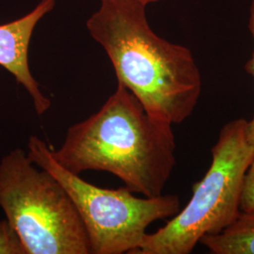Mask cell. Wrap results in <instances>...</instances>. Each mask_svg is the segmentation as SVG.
Segmentation results:
<instances>
[{
	"label": "cell",
	"instance_id": "11",
	"mask_svg": "<svg viewBox=\"0 0 254 254\" xmlns=\"http://www.w3.org/2000/svg\"><path fill=\"white\" fill-rule=\"evenodd\" d=\"M139 2L143 3L144 5H148V4H151V3H155V2H159V1H162V0H138Z\"/></svg>",
	"mask_w": 254,
	"mask_h": 254
},
{
	"label": "cell",
	"instance_id": "8",
	"mask_svg": "<svg viewBox=\"0 0 254 254\" xmlns=\"http://www.w3.org/2000/svg\"><path fill=\"white\" fill-rule=\"evenodd\" d=\"M0 254H27L26 247L9 220H0Z\"/></svg>",
	"mask_w": 254,
	"mask_h": 254
},
{
	"label": "cell",
	"instance_id": "5",
	"mask_svg": "<svg viewBox=\"0 0 254 254\" xmlns=\"http://www.w3.org/2000/svg\"><path fill=\"white\" fill-rule=\"evenodd\" d=\"M27 155L67 191L88 235L91 254H134L153 222L173 218L181 209L177 195L138 198L127 188L103 189L83 180L56 160L52 147L39 136L27 142Z\"/></svg>",
	"mask_w": 254,
	"mask_h": 254
},
{
	"label": "cell",
	"instance_id": "3",
	"mask_svg": "<svg viewBox=\"0 0 254 254\" xmlns=\"http://www.w3.org/2000/svg\"><path fill=\"white\" fill-rule=\"evenodd\" d=\"M245 119L227 123L211 149L212 161L193 185L188 204L154 234H146L134 254H190L205 236L220 234L240 214V199L254 147Z\"/></svg>",
	"mask_w": 254,
	"mask_h": 254
},
{
	"label": "cell",
	"instance_id": "4",
	"mask_svg": "<svg viewBox=\"0 0 254 254\" xmlns=\"http://www.w3.org/2000/svg\"><path fill=\"white\" fill-rule=\"evenodd\" d=\"M0 207L27 254H90L88 235L67 191L22 149L0 161Z\"/></svg>",
	"mask_w": 254,
	"mask_h": 254
},
{
	"label": "cell",
	"instance_id": "10",
	"mask_svg": "<svg viewBox=\"0 0 254 254\" xmlns=\"http://www.w3.org/2000/svg\"><path fill=\"white\" fill-rule=\"evenodd\" d=\"M249 29L252 33L254 40V52L252 58L247 62L245 65L246 72L253 76L254 80V0H252L251 9H250V19H249ZM247 137L250 144L254 147V114L251 121H248L247 125Z\"/></svg>",
	"mask_w": 254,
	"mask_h": 254
},
{
	"label": "cell",
	"instance_id": "2",
	"mask_svg": "<svg viewBox=\"0 0 254 254\" xmlns=\"http://www.w3.org/2000/svg\"><path fill=\"white\" fill-rule=\"evenodd\" d=\"M175 150L173 125L148 114L118 83L97 112L68 129L52 154L71 173L108 172L133 193L153 198L163 194L172 176Z\"/></svg>",
	"mask_w": 254,
	"mask_h": 254
},
{
	"label": "cell",
	"instance_id": "1",
	"mask_svg": "<svg viewBox=\"0 0 254 254\" xmlns=\"http://www.w3.org/2000/svg\"><path fill=\"white\" fill-rule=\"evenodd\" d=\"M87 28L106 51L118 83L148 114L173 126L190 116L201 94L200 69L188 47L154 33L146 5L138 0H101Z\"/></svg>",
	"mask_w": 254,
	"mask_h": 254
},
{
	"label": "cell",
	"instance_id": "7",
	"mask_svg": "<svg viewBox=\"0 0 254 254\" xmlns=\"http://www.w3.org/2000/svg\"><path fill=\"white\" fill-rule=\"evenodd\" d=\"M200 243L213 254H254V214L240 212L229 227Z\"/></svg>",
	"mask_w": 254,
	"mask_h": 254
},
{
	"label": "cell",
	"instance_id": "9",
	"mask_svg": "<svg viewBox=\"0 0 254 254\" xmlns=\"http://www.w3.org/2000/svg\"><path fill=\"white\" fill-rule=\"evenodd\" d=\"M240 211L254 214V158L244 177L240 199Z\"/></svg>",
	"mask_w": 254,
	"mask_h": 254
},
{
	"label": "cell",
	"instance_id": "6",
	"mask_svg": "<svg viewBox=\"0 0 254 254\" xmlns=\"http://www.w3.org/2000/svg\"><path fill=\"white\" fill-rule=\"evenodd\" d=\"M55 5L56 0H42L25 16L0 25V66L28 92L39 116L51 108V100L44 94L30 72L28 49L37 24L54 9Z\"/></svg>",
	"mask_w": 254,
	"mask_h": 254
}]
</instances>
